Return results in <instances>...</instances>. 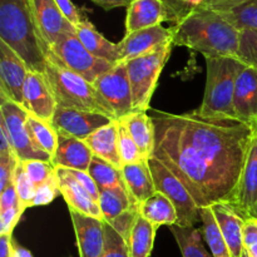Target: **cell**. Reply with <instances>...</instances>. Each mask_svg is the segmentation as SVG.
Instances as JSON below:
<instances>
[{
	"mask_svg": "<svg viewBox=\"0 0 257 257\" xmlns=\"http://www.w3.org/2000/svg\"><path fill=\"white\" fill-rule=\"evenodd\" d=\"M153 157L166 166L200 208L233 205L256 131L236 118L155 110Z\"/></svg>",
	"mask_w": 257,
	"mask_h": 257,
	"instance_id": "cell-1",
	"label": "cell"
},
{
	"mask_svg": "<svg viewBox=\"0 0 257 257\" xmlns=\"http://www.w3.org/2000/svg\"><path fill=\"white\" fill-rule=\"evenodd\" d=\"M171 28L173 45H182L205 58H237L240 30L215 10L200 7Z\"/></svg>",
	"mask_w": 257,
	"mask_h": 257,
	"instance_id": "cell-2",
	"label": "cell"
},
{
	"mask_svg": "<svg viewBox=\"0 0 257 257\" xmlns=\"http://www.w3.org/2000/svg\"><path fill=\"white\" fill-rule=\"evenodd\" d=\"M0 40L25 62L44 73L50 49L38 28L30 0H0Z\"/></svg>",
	"mask_w": 257,
	"mask_h": 257,
	"instance_id": "cell-3",
	"label": "cell"
},
{
	"mask_svg": "<svg viewBox=\"0 0 257 257\" xmlns=\"http://www.w3.org/2000/svg\"><path fill=\"white\" fill-rule=\"evenodd\" d=\"M44 74L59 107L100 113L112 119H117L112 108L98 94L89 80L52 59H48Z\"/></svg>",
	"mask_w": 257,
	"mask_h": 257,
	"instance_id": "cell-4",
	"label": "cell"
},
{
	"mask_svg": "<svg viewBox=\"0 0 257 257\" xmlns=\"http://www.w3.org/2000/svg\"><path fill=\"white\" fill-rule=\"evenodd\" d=\"M205 59L207 78L202 104L197 112L208 117L236 118L233 109L236 79L245 64L231 57Z\"/></svg>",
	"mask_w": 257,
	"mask_h": 257,
	"instance_id": "cell-5",
	"label": "cell"
},
{
	"mask_svg": "<svg viewBox=\"0 0 257 257\" xmlns=\"http://www.w3.org/2000/svg\"><path fill=\"white\" fill-rule=\"evenodd\" d=\"M173 43L125 63L135 112H147L158 79L172 52Z\"/></svg>",
	"mask_w": 257,
	"mask_h": 257,
	"instance_id": "cell-6",
	"label": "cell"
},
{
	"mask_svg": "<svg viewBox=\"0 0 257 257\" xmlns=\"http://www.w3.org/2000/svg\"><path fill=\"white\" fill-rule=\"evenodd\" d=\"M48 59L54 60L90 83L115 65L90 54L78 39L77 33H69L58 38L57 42L50 47Z\"/></svg>",
	"mask_w": 257,
	"mask_h": 257,
	"instance_id": "cell-7",
	"label": "cell"
},
{
	"mask_svg": "<svg viewBox=\"0 0 257 257\" xmlns=\"http://www.w3.org/2000/svg\"><path fill=\"white\" fill-rule=\"evenodd\" d=\"M156 191L163 193L175 205L178 215L177 225L192 227L201 221V208L196 205L191 193L182 182L156 157L148 160Z\"/></svg>",
	"mask_w": 257,
	"mask_h": 257,
	"instance_id": "cell-8",
	"label": "cell"
},
{
	"mask_svg": "<svg viewBox=\"0 0 257 257\" xmlns=\"http://www.w3.org/2000/svg\"><path fill=\"white\" fill-rule=\"evenodd\" d=\"M29 112L22 104L2 97L0 104V120L5 124L10 137L13 150L19 161H44L52 162V156L35 146L29 131L27 120Z\"/></svg>",
	"mask_w": 257,
	"mask_h": 257,
	"instance_id": "cell-9",
	"label": "cell"
},
{
	"mask_svg": "<svg viewBox=\"0 0 257 257\" xmlns=\"http://www.w3.org/2000/svg\"><path fill=\"white\" fill-rule=\"evenodd\" d=\"M93 85L98 94L112 108L117 119H122L135 112L132 89L124 62L117 63L112 69L98 77Z\"/></svg>",
	"mask_w": 257,
	"mask_h": 257,
	"instance_id": "cell-10",
	"label": "cell"
},
{
	"mask_svg": "<svg viewBox=\"0 0 257 257\" xmlns=\"http://www.w3.org/2000/svg\"><path fill=\"white\" fill-rule=\"evenodd\" d=\"M22 105L29 114L52 123L58 104L44 73L28 70L23 88Z\"/></svg>",
	"mask_w": 257,
	"mask_h": 257,
	"instance_id": "cell-11",
	"label": "cell"
},
{
	"mask_svg": "<svg viewBox=\"0 0 257 257\" xmlns=\"http://www.w3.org/2000/svg\"><path fill=\"white\" fill-rule=\"evenodd\" d=\"M110 117L100 113L88 112V110L73 109L58 105L53 117L52 124L57 132L65 133L68 136L85 141L92 133L104 125L109 124Z\"/></svg>",
	"mask_w": 257,
	"mask_h": 257,
	"instance_id": "cell-12",
	"label": "cell"
},
{
	"mask_svg": "<svg viewBox=\"0 0 257 257\" xmlns=\"http://www.w3.org/2000/svg\"><path fill=\"white\" fill-rule=\"evenodd\" d=\"M172 37V28H165L163 25H156L147 29L127 33L118 43L119 63L128 62L173 43Z\"/></svg>",
	"mask_w": 257,
	"mask_h": 257,
	"instance_id": "cell-13",
	"label": "cell"
},
{
	"mask_svg": "<svg viewBox=\"0 0 257 257\" xmlns=\"http://www.w3.org/2000/svg\"><path fill=\"white\" fill-rule=\"evenodd\" d=\"M28 70L24 60L0 40V97L23 104V88Z\"/></svg>",
	"mask_w": 257,
	"mask_h": 257,
	"instance_id": "cell-14",
	"label": "cell"
},
{
	"mask_svg": "<svg viewBox=\"0 0 257 257\" xmlns=\"http://www.w3.org/2000/svg\"><path fill=\"white\" fill-rule=\"evenodd\" d=\"M233 109L237 119L257 132V69L243 65L236 79Z\"/></svg>",
	"mask_w": 257,
	"mask_h": 257,
	"instance_id": "cell-15",
	"label": "cell"
},
{
	"mask_svg": "<svg viewBox=\"0 0 257 257\" xmlns=\"http://www.w3.org/2000/svg\"><path fill=\"white\" fill-rule=\"evenodd\" d=\"M33 14L43 39L52 47L58 38L75 32V27L63 15L55 0H30Z\"/></svg>",
	"mask_w": 257,
	"mask_h": 257,
	"instance_id": "cell-16",
	"label": "cell"
},
{
	"mask_svg": "<svg viewBox=\"0 0 257 257\" xmlns=\"http://www.w3.org/2000/svg\"><path fill=\"white\" fill-rule=\"evenodd\" d=\"M79 257H102L104 250V221L69 211Z\"/></svg>",
	"mask_w": 257,
	"mask_h": 257,
	"instance_id": "cell-17",
	"label": "cell"
},
{
	"mask_svg": "<svg viewBox=\"0 0 257 257\" xmlns=\"http://www.w3.org/2000/svg\"><path fill=\"white\" fill-rule=\"evenodd\" d=\"M55 172H57L60 195L67 202L69 211H75L83 215L103 220L99 203L90 196V193L65 168L57 167Z\"/></svg>",
	"mask_w": 257,
	"mask_h": 257,
	"instance_id": "cell-18",
	"label": "cell"
},
{
	"mask_svg": "<svg viewBox=\"0 0 257 257\" xmlns=\"http://www.w3.org/2000/svg\"><path fill=\"white\" fill-rule=\"evenodd\" d=\"M257 202V132L255 133L246 158L245 167L238 182L233 207L245 218L253 216Z\"/></svg>",
	"mask_w": 257,
	"mask_h": 257,
	"instance_id": "cell-19",
	"label": "cell"
},
{
	"mask_svg": "<svg viewBox=\"0 0 257 257\" xmlns=\"http://www.w3.org/2000/svg\"><path fill=\"white\" fill-rule=\"evenodd\" d=\"M210 208L212 210L218 227L227 243L231 257H242L245 252L243 226L246 218L230 203H215Z\"/></svg>",
	"mask_w": 257,
	"mask_h": 257,
	"instance_id": "cell-20",
	"label": "cell"
},
{
	"mask_svg": "<svg viewBox=\"0 0 257 257\" xmlns=\"http://www.w3.org/2000/svg\"><path fill=\"white\" fill-rule=\"evenodd\" d=\"M57 133L58 146L52 157V165L55 168L63 167L79 171L89 170L94 155L85 141L78 140L62 132Z\"/></svg>",
	"mask_w": 257,
	"mask_h": 257,
	"instance_id": "cell-21",
	"label": "cell"
},
{
	"mask_svg": "<svg viewBox=\"0 0 257 257\" xmlns=\"http://www.w3.org/2000/svg\"><path fill=\"white\" fill-rule=\"evenodd\" d=\"M163 22H168V15L162 0H133L127 8L125 34L162 25Z\"/></svg>",
	"mask_w": 257,
	"mask_h": 257,
	"instance_id": "cell-22",
	"label": "cell"
},
{
	"mask_svg": "<svg viewBox=\"0 0 257 257\" xmlns=\"http://www.w3.org/2000/svg\"><path fill=\"white\" fill-rule=\"evenodd\" d=\"M122 175L128 193L137 208L157 192L148 160L133 165H124L122 167Z\"/></svg>",
	"mask_w": 257,
	"mask_h": 257,
	"instance_id": "cell-23",
	"label": "cell"
},
{
	"mask_svg": "<svg viewBox=\"0 0 257 257\" xmlns=\"http://www.w3.org/2000/svg\"><path fill=\"white\" fill-rule=\"evenodd\" d=\"M78 39L82 42L85 49L99 59L117 64L119 63V49L118 43H112L103 34H100L94 25L84 18L79 24L75 27Z\"/></svg>",
	"mask_w": 257,
	"mask_h": 257,
	"instance_id": "cell-24",
	"label": "cell"
},
{
	"mask_svg": "<svg viewBox=\"0 0 257 257\" xmlns=\"http://www.w3.org/2000/svg\"><path fill=\"white\" fill-rule=\"evenodd\" d=\"M85 143L95 157L107 161L122 170L123 163L118 150V119L99 128L85 140Z\"/></svg>",
	"mask_w": 257,
	"mask_h": 257,
	"instance_id": "cell-25",
	"label": "cell"
},
{
	"mask_svg": "<svg viewBox=\"0 0 257 257\" xmlns=\"http://www.w3.org/2000/svg\"><path fill=\"white\" fill-rule=\"evenodd\" d=\"M127 125L131 136L135 140L136 145L140 148L141 153L146 160H150L155 151V123L147 112H133L127 117L122 118Z\"/></svg>",
	"mask_w": 257,
	"mask_h": 257,
	"instance_id": "cell-26",
	"label": "cell"
},
{
	"mask_svg": "<svg viewBox=\"0 0 257 257\" xmlns=\"http://www.w3.org/2000/svg\"><path fill=\"white\" fill-rule=\"evenodd\" d=\"M138 212L156 227L177 225L178 215L175 205L163 193L156 192L138 208Z\"/></svg>",
	"mask_w": 257,
	"mask_h": 257,
	"instance_id": "cell-27",
	"label": "cell"
},
{
	"mask_svg": "<svg viewBox=\"0 0 257 257\" xmlns=\"http://www.w3.org/2000/svg\"><path fill=\"white\" fill-rule=\"evenodd\" d=\"M237 30L257 32V0H240L228 7L212 9Z\"/></svg>",
	"mask_w": 257,
	"mask_h": 257,
	"instance_id": "cell-28",
	"label": "cell"
},
{
	"mask_svg": "<svg viewBox=\"0 0 257 257\" xmlns=\"http://www.w3.org/2000/svg\"><path fill=\"white\" fill-rule=\"evenodd\" d=\"M158 227L138 216L135 223L132 232H131L130 240H128V250H130L131 257H150L153 250L156 232Z\"/></svg>",
	"mask_w": 257,
	"mask_h": 257,
	"instance_id": "cell-29",
	"label": "cell"
},
{
	"mask_svg": "<svg viewBox=\"0 0 257 257\" xmlns=\"http://www.w3.org/2000/svg\"><path fill=\"white\" fill-rule=\"evenodd\" d=\"M99 207L102 211L103 220L104 222L110 223L114 218L122 215L128 210H138L133 203L130 193L127 190L120 188H112V190H100L99 191Z\"/></svg>",
	"mask_w": 257,
	"mask_h": 257,
	"instance_id": "cell-30",
	"label": "cell"
},
{
	"mask_svg": "<svg viewBox=\"0 0 257 257\" xmlns=\"http://www.w3.org/2000/svg\"><path fill=\"white\" fill-rule=\"evenodd\" d=\"M171 232L177 242L182 257H212L203 245V235L200 228L171 226Z\"/></svg>",
	"mask_w": 257,
	"mask_h": 257,
	"instance_id": "cell-31",
	"label": "cell"
},
{
	"mask_svg": "<svg viewBox=\"0 0 257 257\" xmlns=\"http://www.w3.org/2000/svg\"><path fill=\"white\" fill-rule=\"evenodd\" d=\"M201 221H202V235L211 250L212 257H231L230 250L223 238L222 232L217 225L215 215L210 207L201 208Z\"/></svg>",
	"mask_w": 257,
	"mask_h": 257,
	"instance_id": "cell-32",
	"label": "cell"
},
{
	"mask_svg": "<svg viewBox=\"0 0 257 257\" xmlns=\"http://www.w3.org/2000/svg\"><path fill=\"white\" fill-rule=\"evenodd\" d=\"M88 172H89V175L94 180L95 185L98 186L99 191L112 190V188L127 190L124 180H123L122 170L110 165L109 162L102 160V158L94 156Z\"/></svg>",
	"mask_w": 257,
	"mask_h": 257,
	"instance_id": "cell-33",
	"label": "cell"
},
{
	"mask_svg": "<svg viewBox=\"0 0 257 257\" xmlns=\"http://www.w3.org/2000/svg\"><path fill=\"white\" fill-rule=\"evenodd\" d=\"M27 127L35 146L53 157L58 146V133L52 123H48L29 114Z\"/></svg>",
	"mask_w": 257,
	"mask_h": 257,
	"instance_id": "cell-34",
	"label": "cell"
},
{
	"mask_svg": "<svg viewBox=\"0 0 257 257\" xmlns=\"http://www.w3.org/2000/svg\"><path fill=\"white\" fill-rule=\"evenodd\" d=\"M118 150L123 166L147 161L141 153L123 119H118Z\"/></svg>",
	"mask_w": 257,
	"mask_h": 257,
	"instance_id": "cell-35",
	"label": "cell"
},
{
	"mask_svg": "<svg viewBox=\"0 0 257 257\" xmlns=\"http://www.w3.org/2000/svg\"><path fill=\"white\" fill-rule=\"evenodd\" d=\"M237 59L245 65L257 69V32L255 30L240 32Z\"/></svg>",
	"mask_w": 257,
	"mask_h": 257,
	"instance_id": "cell-36",
	"label": "cell"
},
{
	"mask_svg": "<svg viewBox=\"0 0 257 257\" xmlns=\"http://www.w3.org/2000/svg\"><path fill=\"white\" fill-rule=\"evenodd\" d=\"M14 186L15 190H17L20 203H22L25 208L32 207V202L33 198H34L35 196V192H37V187H35L34 183L32 182L29 176L27 175V172H25L24 167H23L20 161L17 166V170H15Z\"/></svg>",
	"mask_w": 257,
	"mask_h": 257,
	"instance_id": "cell-37",
	"label": "cell"
},
{
	"mask_svg": "<svg viewBox=\"0 0 257 257\" xmlns=\"http://www.w3.org/2000/svg\"><path fill=\"white\" fill-rule=\"evenodd\" d=\"M102 257H131L124 238L107 222H104V250Z\"/></svg>",
	"mask_w": 257,
	"mask_h": 257,
	"instance_id": "cell-38",
	"label": "cell"
},
{
	"mask_svg": "<svg viewBox=\"0 0 257 257\" xmlns=\"http://www.w3.org/2000/svg\"><path fill=\"white\" fill-rule=\"evenodd\" d=\"M20 162L37 188L55 176V167L52 162H44V161H20Z\"/></svg>",
	"mask_w": 257,
	"mask_h": 257,
	"instance_id": "cell-39",
	"label": "cell"
},
{
	"mask_svg": "<svg viewBox=\"0 0 257 257\" xmlns=\"http://www.w3.org/2000/svg\"><path fill=\"white\" fill-rule=\"evenodd\" d=\"M167 10L168 22L177 24L188 14L202 7L203 0H162Z\"/></svg>",
	"mask_w": 257,
	"mask_h": 257,
	"instance_id": "cell-40",
	"label": "cell"
},
{
	"mask_svg": "<svg viewBox=\"0 0 257 257\" xmlns=\"http://www.w3.org/2000/svg\"><path fill=\"white\" fill-rule=\"evenodd\" d=\"M60 193L59 186H58V180H57V172L53 178H50L48 182H45L44 185H42L40 187L37 188V192H35L34 198H33L32 207L35 206H45L49 205L50 202L55 200L58 195Z\"/></svg>",
	"mask_w": 257,
	"mask_h": 257,
	"instance_id": "cell-41",
	"label": "cell"
},
{
	"mask_svg": "<svg viewBox=\"0 0 257 257\" xmlns=\"http://www.w3.org/2000/svg\"><path fill=\"white\" fill-rule=\"evenodd\" d=\"M138 216H140L138 210L132 208V210L125 211V212H123L122 215L118 216L117 218H114L109 225L112 226V227L114 228V230L117 231L123 238H124L125 242H128L131 232H132L133 227H135V223L136 221H137Z\"/></svg>",
	"mask_w": 257,
	"mask_h": 257,
	"instance_id": "cell-42",
	"label": "cell"
},
{
	"mask_svg": "<svg viewBox=\"0 0 257 257\" xmlns=\"http://www.w3.org/2000/svg\"><path fill=\"white\" fill-rule=\"evenodd\" d=\"M27 208L20 203L15 207L0 212V235H13L15 226Z\"/></svg>",
	"mask_w": 257,
	"mask_h": 257,
	"instance_id": "cell-43",
	"label": "cell"
},
{
	"mask_svg": "<svg viewBox=\"0 0 257 257\" xmlns=\"http://www.w3.org/2000/svg\"><path fill=\"white\" fill-rule=\"evenodd\" d=\"M19 163L17 156L0 157V193L14 182V175Z\"/></svg>",
	"mask_w": 257,
	"mask_h": 257,
	"instance_id": "cell-44",
	"label": "cell"
},
{
	"mask_svg": "<svg viewBox=\"0 0 257 257\" xmlns=\"http://www.w3.org/2000/svg\"><path fill=\"white\" fill-rule=\"evenodd\" d=\"M243 247L250 257H257V218H246L243 226Z\"/></svg>",
	"mask_w": 257,
	"mask_h": 257,
	"instance_id": "cell-45",
	"label": "cell"
},
{
	"mask_svg": "<svg viewBox=\"0 0 257 257\" xmlns=\"http://www.w3.org/2000/svg\"><path fill=\"white\" fill-rule=\"evenodd\" d=\"M65 170H67L68 172H69L70 175H72L73 177H74L75 180H77L78 182H79L80 185H82L83 187H84L85 190L90 193V196H92V197L94 198L97 202L99 201V188H98V186L95 185L94 180H93L92 176L89 175V172H88V171L69 170V168H65Z\"/></svg>",
	"mask_w": 257,
	"mask_h": 257,
	"instance_id": "cell-46",
	"label": "cell"
},
{
	"mask_svg": "<svg viewBox=\"0 0 257 257\" xmlns=\"http://www.w3.org/2000/svg\"><path fill=\"white\" fill-rule=\"evenodd\" d=\"M55 3H57L60 12L63 13V15H64L74 27H77V25L85 18L84 15L82 14V12L73 4L72 0H55Z\"/></svg>",
	"mask_w": 257,
	"mask_h": 257,
	"instance_id": "cell-47",
	"label": "cell"
},
{
	"mask_svg": "<svg viewBox=\"0 0 257 257\" xmlns=\"http://www.w3.org/2000/svg\"><path fill=\"white\" fill-rule=\"evenodd\" d=\"M18 205H20V201L18 197L17 190H15L14 182H13L0 195V212L15 207Z\"/></svg>",
	"mask_w": 257,
	"mask_h": 257,
	"instance_id": "cell-48",
	"label": "cell"
},
{
	"mask_svg": "<svg viewBox=\"0 0 257 257\" xmlns=\"http://www.w3.org/2000/svg\"><path fill=\"white\" fill-rule=\"evenodd\" d=\"M10 156H15V153L9 135H8L7 127L0 120V157H10Z\"/></svg>",
	"mask_w": 257,
	"mask_h": 257,
	"instance_id": "cell-49",
	"label": "cell"
},
{
	"mask_svg": "<svg viewBox=\"0 0 257 257\" xmlns=\"http://www.w3.org/2000/svg\"><path fill=\"white\" fill-rule=\"evenodd\" d=\"M94 4H97L98 7L103 8L104 10H110L114 9V8H128L132 4L133 0H90Z\"/></svg>",
	"mask_w": 257,
	"mask_h": 257,
	"instance_id": "cell-50",
	"label": "cell"
},
{
	"mask_svg": "<svg viewBox=\"0 0 257 257\" xmlns=\"http://www.w3.org/2000/svg\"><path fill=\"white\" fill-rule=\"evenodd\" d=\"M12 235H0V257H13Z\"/></svg>",
	"mask_w": 257,
	"mask_h": 257,
	"instance_id": "cell-51",
	"label": "cell"
},
{
	"mask_svg": "<svg viewBox=\"0 0 257 257\" xmlns=\"http://www.w3.org/2000/svg\"><path fill=\"white\" fill-rule=\"evenodd\" d=\"M237 2H240V0H203L202 7L208 8V9H218V8L232 5Z\"/></svg>",
	"mask_w": 257,
	"mask_h": 257,
	"instance_id": "cell-52",
	"label": "cell"
},
{
	"mask_svg": "<svg viewBox=\"0 0 257 257\" xmlns=\"http://www.w3.org/2000/svg\"><path fill=\"white\" fill-rule=\"evenodd\" d=\"M13 257H33V255L27 248H24L23 246L18 245L15 241H13Z\"/></svg>",
	"mask_w": 257,
	"mask_h": 257,
	"instance_id": "cell-53",
	"label": "cell"
},
{
	"mask_svg": "<svg viewBox=\"0 0 257 257\" xmlns=\"http://www.w3.org/2000/svg\"><path fill=\"white\" fill-rule=\"evenodd\" d=\"M252 217H256L257 218V202H256V206H255V211H253V216Z\"/></svg>",
	"mask_w": 257,
	"mask_h": 257,
	"instance_id": "cell-54",
	"label": "cell"
},
{
	"mask_svg": "<svg viewBox=\"0 0 257 257\" xmlns=\"http://www.w3.org/2000/svg\"><path fill=\"white\" fill-rule=\"evenodd\" d=\"M242 257H250V256H248V253H247V252H246V251H245V252H243V255H242Z\"/></svg>",
	"mask_w": 257,
	"mask_h": 257,
	"instance_id": "cell-55",
	"label": "cell"
}]
</instances>
